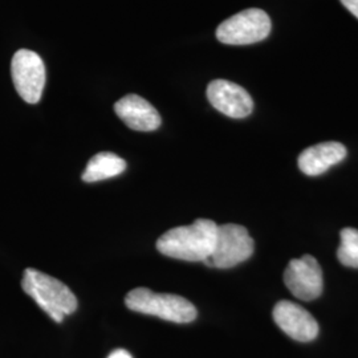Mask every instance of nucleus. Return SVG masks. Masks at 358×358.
<instances>
[{"label": "nucleus", "instance_id": "obj_1", "mask_svg": "<svg viewBox=\"0 0 358 358\" xmlns=\"http://www.w3.org/2000/svg\"><path fill=\"white\" fill-rule=\"evenodd\" d=\"M217 224L210 219H196L192 224L169 230L157 241V250L167 257L185 262H205L213 254Z\"/></svg>", "mask_w": 358, "mask_h": 358}, {"label": "nucleus", "instance_id": "obj_2", "mask_svg": "<svg viewBox=\"0 0 358 358\" xmlns=\"http://www.w3.org/2000/svg\"><path fill=\"white\" fill-rule=\"evenodd\" d=\"M22 288L56 322H62L77 309L76 296L64 282L38 269L24 271Z\"/></svg>", "mask_w": 358, "mask_h": 358}, {"label": "nucleus", "instance_id": "obj_3", "mask_svg": "<svg viewBox=\"0 0 358 358\" xmlns=\"http://www.w3.org/2000/svg\"><path fill=\"white\" fill-rule=\"evenodd\" d=\"M125 304L133 312L177 324L192 322L198 316L196 308L187 299L178 294H155L145 287L130 291L125 297Z\"/></svg>", "mask_w": 358, "mask_h": 358}, {"label": "nucleus", "instance_id": "obj_4", "mask_svg": "<svg viewBox=\"0 0 358 358\" xmlns=\"http://www.w3.org/2000/svg\"><path fill=\"white\" fill-rule=\"evenodd\" d=\"M254 239L241 224L227 223L217 226V241L213 254L206 259V266L215 268H232L254 254Z\"/></svg>", "mask_w": 358, "mask_h": 358}, {"label": "nucleus", "instance_id": "obj_5", "mask_svg": "<svg viewBox=\"0 0 358 358\" xmlns=\"http://www.w3.org/2000/svg\"><path fill=\"white\" fill-rule=\"evenodd\" d=\"M271 32V19L260 8H248L217 27V38L223 44L247 45L262 41Z\"/></svg>", "mask_w": 358, "mask_h": 358}, {"label": "nucleus", "instance_id": "obj_6", "mask_svg": "<svg viewBox=\"0 0 358 358\" xmlns=\"http://www.w3.org/2000/svg\"><path fill=\"white\" fill-rule=\"evenodd\" d=\"M13 85L28 103H38L45 85V66L36 52L19 50L11 63Z\"/></svg>", "mask_w": 358, "mask_h": 358}, {"label": "nucleus", "instance_id": "obj_7", "mask_svg": "<svg viewBox=\"0 0 358 358\" xmlns=\"http://www.w3.org/2000/svg\"><path fill=\"white\" fill-rule=\"evenodd\" d=\"M284 282L294 297L310 301L322 292V271L319 262L310 255L292 259L284 271Z\"/></svg>", "mask_w": 358, "mask_h": 358}, {"label": "nucleus", "instance_id": "obj_8", "mask_svg": "<svg viewBox=\"0 0 358 358\" xmlns=\"http://www.w3.org/2000/svg\"><path fill=\"white\" fill-rule=\"evenodd\" d=\"M210 103L231 118H244L254 110V101L247 90L227 80H214L207 87Z\"/></svg>", "mask_w": 358, "mask_h": 358}, {"label": "nucleus", "instance_id": "obj_9", "mask_svg": "<svg viewBox=\"0 0 358 358\" xmlns=\"http://www.w3.org/2000/svg\"><path fill=\"white\" fill-rule=\"evenodd\" d=\"M273 320L282 332L300 343H309L319 334V324L304 308L292 301H279L272 312Z\"/></svg>", "mask_w": 358, "mask_h": 358}, {"label": "nucleus", "instance_id": "obj_10", "mask_svg": "<svg viewBox=\"0 0 358 358\" xmlns=\"http://www.w3.org/2000/svg\"><path fill=\"white\" fill-rule=\"evenodd\" d=\"M117 115L129 128L138 131H153L161 127V115L152 103L137 94H128L115 105Z\"/></svg>", "mask_w": 358, "mask_h": 358}, {"label": "nucleus", "instance_id": "obj_11", "mask_svg": "<svg viewBox=\"0 0 358 358\" xmlns=\"http://www.w3.org/2000/svg\"><path fill=\"white\" fill-rule=\"evenodd\" d=\"M346 148L340 142H322L306 149L299 157L300 170L309 177L324 174L346 157Z\"/></svg>", "mask_w": 358, "mask_h": 358}, {"label": "nucleus", "instance_id": "obj_12", "mask_svg": "<svg viewBox=\"0 0 358 358\" xmlns=\"http://www.w3.org/2000/svg\"><path fill=\"white\" fill-rule=\"evenodd\" d=\"M127 169V162L115 153L103 152L92 157L83 174V180L87 183L113 178L122 174Z\"/></svg>", "mask_w": 358, "mask_h": 358}, {"label": "nucleus", "instance_id": "obj_13", "mask_svg": "<svg viewBox=\"0 0 358 358\" xmlns=\"http://www.w3.org/2000/svg\"><path fill=\"white\" fill-rule=\"evenodd\" d=\"M340 235L341 243L337 251L340 263L346 267L358 268V230L344 229Z\"/></svg>", "mask_w": 358, "mask_h": 358}, {"label": "nucleus", "instance_id": "obj_14", "mask_svg": "<svg viewBox=\"0 0 358 358\" xmlns=\"http://www.w3.org/2000/svg\"><path fill=\"white\" fill-rule=\"evenodd\" d=\"M343 6L358 19V0H341Z\"/></svg>", "mask_w": 358, "mask_h": 358}, {"label": "nucleus", "instance_id": "obj_15", "mask_svg": "<svg viewBox=\"0 0 358 358\" xmlns=\"http://www.w3.org/2000/svg\"><path fill=\"white\" fill-rule=\"evenodd\" d=\"M108 358H133L131 357V355L129 353L128 350H125V349H115L113 350Z\"/></svg>", "mask_w": 358, "mask_h": 358}]
</instances>
